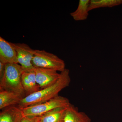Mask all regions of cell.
<instances>
[{"label": "cell", "mask_w": 122, "mask_h": 122, "mask_svg": "<svg viewBox=\"0 0 122 122\" xmlns=\"http://www.w3.org/2000/svg\"><path fill=\"white\" fill-rule=\"evenodd\" d=\"M89 116L71 103L66 108L63 122H91Z\"/></svg>", "instance_id": "obj_9"}, {"label": "cell", "mask_w": 122, "mask_h": 122, "mask_svg": "<svg viewBox=\"0 0 122 122\" xmlns=\"http://www.w3.org/2000/svg\"><path fill=\"white\" fill-rule=\"evenodd\" d=\"M24 97L18 94L5 91H0V109L18 105Z\"/></svg>", "instance_id": "obj_11"}, {"label": "cell", "mask_w": 122, "mask_h": 122, "mask_svg": "<svg viewBox=\"0 0 122 122\" xmlns=\"http://www.w3.org/2000/svg\"><path fill=\"white\" fill-rule=\"evenodd\" d=\"M70 82L69 70L66 68L61 72L59 79L54 84L25 96L18 106L22 109L52 99L59 96V92L69 86Z\"/></svg>", "instance_id": "obj_1"}, {"label": "cell", "mask_w": 122, "mask_h": 122, "mask_svg": "<svg viewBox=\"0 0 122 122\" xmlns=\"http://www.w3.org/2000/svg\"><path fill=\"white\" fill-rule=\"evenodd\" d=\"M23 72L21 66L18 63L5 64L4 73L0 79V91L11 92L25 97L26 94L21 82Z\"/></svg>", "instance_id": "obj_2"}, {"label": "cell", "mask_w": 122, "mask_h": 122, "mask_svg": "<svg viewBox=\"0 0 122 122\" xmlns=\"http://www.w3.org/2000/svg\"><path fill=\"white\" fill-rule=\"evenodd\" d=\"M11 44L16 52L18 63L21 66L24 72L33 71L35 67L32 62L35 50L25 43Z\"/></svg>", "instance_id": "obj_5"}, {"label": "cell", "mask_w": 122, "mask_h": 122, "mask_svg": "<svg viewBox=\"0 0 122 122\" xmlns=\"http://www.w3.org/2000/svg\"><path fill=\"white\" fill-rule=\"evenodd\" d=\"M0 62L4 64L18 63L17 55L11 42L0 37Z\"/></svg>", "instance_id": "obj_7"}, {"label": "cell", "mask_w": 122, "mask_h": 122, "mask_svg": "<svg viewBox=\"0 0 122 122\" xmlns=\"http://www.w3.org/2000/svg\"><path fill=\"white\" fill-rule=\"evenodd\" d=\"M89 0H80L76 10L71 13L70 15L73 20L76 21L86 20L89 15Z\"/></svg>", "instance_id": "obj_13"}, {"label": "cell", "mask_w": 122, "mask_h": 122, "mask_svg": "<svg viewBox=\"0 0 122 122\" xmlns=\"http://www.w3.org/2000/svg\"><path fill=\"white\" fill-rule=\"evenodd\" d=\"M21 82L26 96L41 90L37 83L36 74L34 71H24L21 76Z\"/></svg>", "instance_id": "obj_10"}, {"label": "cell", "mask_w": 122, "mask_h": 122, "mask_svg": "<svg viewBox=\"0 0 122 122\" xmlns=\"http://www.w3.org/2000/svg\"><path fill=\"white\" fill-rule=\"evenodd\" d=\"M5 71V64L0 62V79L4 75Z\"/></svg>", "instance_id": "obj_16"}, {"label": "cell", "mask_w": 122, "mask_h": 122, "mask_svg": "<svg viewBox=\"0 0 122 122\" xmlns=\"http://www.w3.org/2000/svg\"><path fill=\"white\" fill-rule=\"evenodd\" d=\"M33 71L36 74L37 83L41 89L54 84L60 76L57 71L50 69L35 68Z\"/></svg>", "instance_id": "obj_6"}, {"label": "cell", "mask_w": 122, "mask_h": 122, "mask_svg": "<svg viewBox=\"0 0 122 122\" xmlns=\"http://www.w3.org/2000/svg\"><path fill=\"white\" fill-rule=\"evenodd\" d=\"M24 116L22 109L18 106H12L2 110L0 122H21Z\"/></svg>", "instance_id": "obj_8"}, {"label": "cell", "mask_w": 122, "mask_h": 122, "mask_svg": "<svg viewBox=\"0 0 122 122\" xmlns=\"http://www.w3.org/2000/svg\"><path fill=\"white\" fill-rule=\"evenodd\" d=\"M32 62L35 68H46L61 72L66 69L63 60L56 55L44 50H35Z\"/></svg>", "instance_id": "obj_4"}, {"label": "cell", "mask_w": 122, "mask_h": 122, "mask_svg": "<svg viewBox=\"0 0 122 122\" xmlns=\"http://www.w3.org/2000/svg\"><path fill=\"white\" fill-rule=\"evenodd\" d=\"M122 0H92L89 6V11L101 8H111L122 4Z\"/></svg>", "instance_id": "obj_14"}, {"label": "cell", "mask_w": 122, "mask_h": 122, "mask_svg": "<svg viewBox=\"0 0 122 122\" xmlns=\"http://www.w3.org/2000/svg\"><path fill=\"white\" fill-rule=\"evenodd\" d=\"M66 107H59L49 112L40 116L38 122H63Z\"/></svg>", "instance_id": "obj_12"}, {"label": "cell", "mask_w": 122, "mask_h": 122, "mask_svg": "<svg viewBox=\"0 0 122 122\" xmlns=\"http://www.w3.org/2000/svg\"><path fill=\"white\" fill-rule=\"evenodd\" d=\"M70 104L68 99L59 95L49 101L21 109L24 116H40L56 108L66 107Z\"/></svg>", "instance_id": "obj_3"}, {"label": "cell", "mask_w": 122, "mask_h": 122, "mask_svg": "<svg viewBox=\"0 0 122 122\" xmlns=\"http://www.w3.org/2000/svg\"><path fill=\"white\" fill-rule=\"evenodd\" d=\"M40 116H24L21 122H38Z\"/></svg>", "instance_id": "obj_15"}]
</instances>
